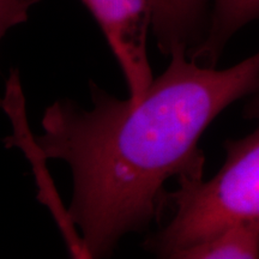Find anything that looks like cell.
<instances>
[{"instance_id": "obj_1", "label": "cell", "mask_w": 259, "mask_h": 259, "mask_svg": "<svg viewBox=\"0 0 259 259\" xmlns=\"http://www.w3.org/2000/svg\"><path fill=\"white\" fill-rule=\"evenodd\" d=\"M138 100H120L90 82L92 108L58 100L42 116L35 142L72 173L69 215L89 258L113 254L124 236L166 211L171 178H203V132L233 102L259 89V52L226 70L185 51Z\"/></svg>"}, {"instance_id": "obj_2", "label": "cell", "mask_w": 259, "mask_h": 259, "mask_svg": "<svg viewBox=\"0 0 259 259\" xmlns=\"http://www.w3.org/2000/svg\"><path fill=\"white\" fill-rule=\"evenodd\" d=\"M226 161L211 179H180L167 194L171 218L144 248L160 258L205 240L235 223L259 221V128L225 143Z\"/></svg>"}, {"instance_id": "obj_3", "label": "cell", "mask_w": 259, "mask_h": 259, "mask_svg": "<svg viewBox=\"0 0 259 259\" xmlns=\"http://www.w3.org/2000/svg\"><path fill=\"white\" fill-rule=\"evenodd\" d=\"M105 35L124 74L128 97L138 100L154 80L148 58L153 25L150 0H80Z\"/></svg>"}, {"instance_id": "obj_4", "label": "cell", "mask_w": 259, "mask_h": 259, "mask_svg": "<svg viewBox=\"0 0 259 259\" xmlns=\"http://www.w3.org/2000/svg\"><path fill=\"white\" fill-rule=\"evenodd\" d=\"M155 40L163 56L185 51L187 57L203 44L209 28L211 0H150Z\"/></svg>"}, {"instance_id": "obj_5", "label": "cell", "mask_w": 259, "mask_h": 259, "mask_svg": "<svg viewBox=\"0 0 259 259\" xmlns=\"http://www.w3.org/2000/svg\"><path fill=\"white\" fill-rule=\"evenodd\" d=\"M257 19L259 0H211L205 38L189 58L199 64L215 67L233 35Z\"/></svg>"}, {"instance_id": "obj_6", "label": "cell", "mask_w": 259, "mask_h": 259, "mask_svg": "<svg viewBox=\"0 0 259 259\" xmlns=\"http://www.w3.org/2000/svg\"><path fill=\"white\" fill-rule=\"evenodd\" d=\"M259 258V221L232 225L205 240L184 248L173 259Z\"/></svg>"}, {"instance_id": "obj_7", "label": "cell", "mask_w": 259, "mask_h": 259, "mask_svg": "<svg viewBox=\"0 0 259 259\" xmlns=\"http://www.w3.org/2000/svg\"><path fill=\"white\" fill-rule=\"evenodd\" d=\"M40 0H0V35L4 36L9 29L24 23L28 11Z\"/></svg>"}, {"instance_id": "obj_8", "label": "cell", "mask_w": 259, "mask_h": 259, "mask_svg": "<svg viewBox=\"0 0 259 259\" xmlns=\"http://www.w3.org/2000/svg\"><path fill=\"white\" fill-rule=\"evenodd\" d=\"M244 116L246 119H250V120L259 121V89L251 97L250 102L245 106Z\"/></svg>"}]
</instances>
